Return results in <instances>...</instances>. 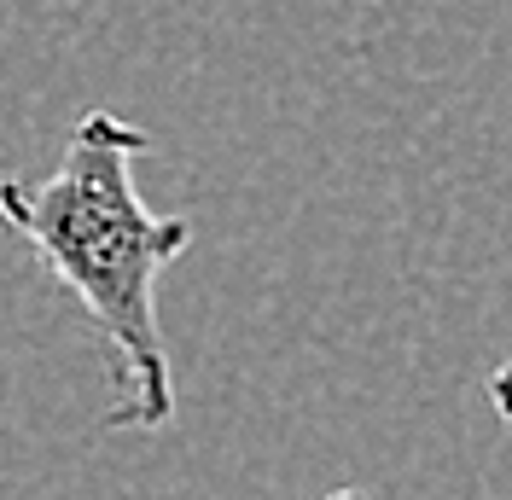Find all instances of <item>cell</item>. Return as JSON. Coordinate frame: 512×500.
I'll use <instances>...</instances> for the list:
<instances>
[{
	"instance_id": "6da1fadb",
	"label": "cell",
	"mask_w": 512,
	"mask_h": 500,
	"mask_svg": "<svg viewBox=\"0 0 512 500\" xmlns=\"http://www.w3.org/2000/svg\"><path fill=\"white\" fill-rule=\"evenodd\" d=\"M152 152L146 128L117 111H88L70 128L59 169L47 181L0 175V221L47 262V274L82 303L111 355L117 402L111 431H163L175 419L169 344L158 326V280L181 262L192 227L152 216L134 192V157Z\"/></svg>"
},
{
	"instance_id": "7a4b0ae2",
	"label": "cell",
	"mask_w": 512,
	"mask_h": 500,
	"mask_svg": "<svg viewBox=\"0 0 512 500\" xmlns=\"http://www.w3.org/2000/svg\"><path fill=\"white\" fill-rule=\"evenodd\" d=\"M489 402H495V413H501V419L512 425V361L489 373Z\"/></svg>"
},
{
	"instance_id": "3957f363",
	"label": "cell",
	"mask_w": 512,
	"mask_h": 500,
	"mask_svg": "<svg viewBox=\"0 0 512 500\" xmlns=\"http://www.w3.org/2000/svg\"><path fill=\"white\" fill-rule=\"evenodd\" d=\"M326 500H367V495H355V489H332Z\"/></svg>"
}]
</instances>
